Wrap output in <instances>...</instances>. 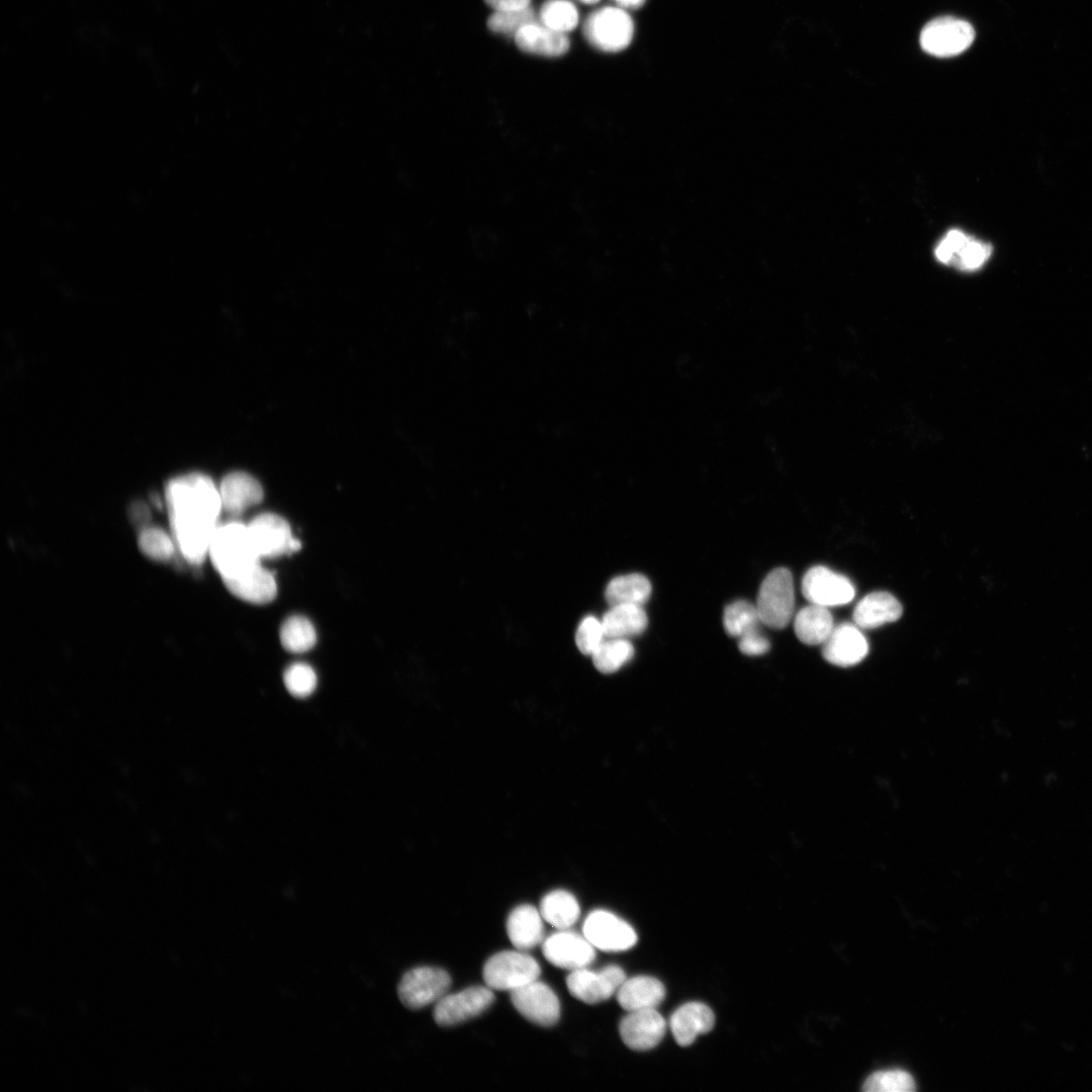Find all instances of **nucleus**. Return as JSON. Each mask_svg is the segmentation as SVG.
Listing matches in <instances>:
<instances>
[{
	"instance_id": "nucleus-16",
	"label": "nucleus",
	"mask_w": 1092,
	"mask_h": 1092,
	"mask_svg": "<svg viewBox=\"0 0 1092 1092\" xmlns=\"http://www.w3.org/2000/svg\"><path fill=\"white\" fill-rule=\"evenodd\" d=\"M869 652V643L854 623L835 626L822 644V655L831 664L848 667L859 663Z\"/></svg>"
},
{
	"instance_id": "nucleus-25",
	"label": "nucleus",
	"mask_w": 1092,
	"mask_h": 1092,
	"mask_svg": "<svg viewBox=\"0 0 1092 1092\" xmlns=\"http://www.w3.org/2000/svg\"><path fill=\"white\" fill-rule=\"evenodd\" d=\"M834 627L828 608L815 604L801 609L794 619L795 633L807 645H822Z\"/></svg>"
},
{
	"instance_id": "nucleus-40",
	"label": "nucleus",
	"mask_w": 1092,
	"mask_h": 1092,
	"mask_svg": "<svg viewBox=\"0 0 1092 1092\" xmlns=\"http://www.w3.org/2000/svg\"><path fill=\"white\" fill-rule=\"evenodd\" d=\"M622 8L636 9L641 7L646 0H614Z\"/></svg>"
},
{
	"instance_id": "nucleus-37",
	"label": "nucleus",
	"mask_w": 1092,
	"mask_h": 1092,
	"mask_svg": "<svg viewBox=\"0 0 1092 1092\" xmlns=\"http://www.w3.org/2000/svg\"><path fill=\"white\" fill-rule=\"evenodd\" d=\"M605 639L602 621L594 616L585 617L575 633L576 646L585 655H592Z\"/></svg>"
},
{
	"instance_id": "nucleus-11",
	"label": "nucleus",
	"mask_w": 1092,
	"mask_h": 1092,
	"mask_svg": "<svg viewBox=\"0 0 1092 1092\" xmlns=\"http://www.w3.org/2000/svg\"><path fill=\"white\" fill-rule=\"evenodd\" d=\"M582 933L595 947L604 951H624L637 942V934L629 923L602 909L586 916Z\"/></svg>"
},
{
	"instance_id": "nucleus-33",
	"label": "nucleus",
	"mask_w": 1092,
	"mask_h": 1092,
	"mask_svg": "<svg viewBox=\"0 0 1092 1092\" xmlns=\"http://www.w3.org/2000/svg\"><path fill=\"white\" fill-rule=\"evenodd\" d=\"M862 1089L868 1092H911L915 1090V1082L902 1070L879 1071L864 1081Z\"/></svg>"
},
{
	"instance_id": "nucleus-24",
	"label": "nucleus",
	"mask_w": 1092,
	"mask_h": 1092,
	"mask_svg": "<svg viewBox=\"0 0 1092 1092\" xmlns=\"http://www.w3.org/2000/svg\"><path fill=\"white\" fill-rule=\"evenodd\" d=\"M665 997V988L656 978L636 976L626 979L617 991V1000L625 1010L652 1009Z\"/></svg>"
},
{
	"instance_id": "nucleus-34",
	"label": "nucleus",
	"mask_w": 1092,
	"mask_h": 1092,
	"mask_svg": "<svg viewBox=\"0 0 1092 1092\" xmlns=\"http://www.w3.org/2000/svg\"><path fill=\"white\" fill-rule=\"evenodd\" d=\"M535 21V11L529 6L520 10L494 11L487 19V27L492 32L515 36L523 26Z\"/></svg>"
},
{
	"instance_id": "nucleus-26",
	"label": "nucleus",
	"mask_w": 1092,
	"mask_h": 1092,
	"mask_svg": "<svg viewBox=\"0 0 1092 1092\" xmlns=\"http://www.w3.org/2000/svg\"><path fill=\"white\" fill-rule=\"evenodd\" d=\"M647 615L638 605H617L602 619L606 638H624L641 634L647 627Z\"/></svg>"
},
{
	"instance_id": "nucleus-15",
	"label": "nucleus",
	"mask_w": 1092,
	"mask_h": 1092,
	"mask_svg": "<svg viewBox=\"0 0 1092 1092\" xmlns=\"http://www.w3.org/2000/svg\"><path fill=\"white\" fill-rule=\"evenodd\" d=\"M542 951L550 964L569 971L586 968L596 959L595 946L584 935L566 929L545 938Z\"/></svg>"
},
{
	"instance_id": "nucleus-20",
	"label": "nucleus",
	"mask_w": 1092,
	"mask_h": 1092,
	"mask_svg": "<svg viewBox=\"0 0 1092 1092\" xmlns=\"http://www.w3.org/2000/svg\"><path fill=\"white\" fill-rule=\"evenodd\" d=\"M901 603L890 593L874 592L863 597L853 610V623L860 629H874L900 619Z\"/></svg>"
},
{
	"instance_id": "nucleus-1",
	"label": "nucleus",
	"mask_w": 1092,
	"mask_h": 1092,
	"mask_svg": "<svg viewBox=\"0 0 1092 1092\" xmlns=\"http://www.w3.org/2000/svg\"><path fill=\"white\" fill-rule=\"evenodd\" d=\"M166 502L180 552L190 563L202 562L222 510L218 487L202 473L181 475L168 483Z\"/></svg>"
},
{
	"instance_id": "nucleus-29",
	"label": "nucleus",
	"mask_w": 1092,
	"mask_h": 1092,
	"mask_svg": "<svg viewBox=\"0 0 1092 1092\" xmlns=\"http://www.w3.org/2000/svg\"><path fill=\"white\" fill-rule=\"evenodd\" d=\"M634 654L632 643L624 638H606L592 654L596 668L603 673L620 669Z\"/></svg>"
},
{
	"instance_id": "nucleus-30",
	"label": "nucleus",
	"mask_w": 1092,
	"mask_h": 1092,
	"mask_svg": "<svg viewBox=\"0 0 1092 1092\" xmlns=\"http://www.w3.org/2000/svg\"><path fill=\"white\" fill-rule=\"evenodd\" d=\"M280 641L282 646L289 652H306L315 644V630L306 618L292 616L285 620L281 626Z\"/></svg>"
},
{
	"instance_id": "nucleus-21",
	"label": "nucleus",
	"mask_w": 1092,
	"mask_h": 1092,
	"mask_svg": "<svg viewBox=\"0 0 1092 1092\" xmlns=\"http://www.w3.org/2000/svg\"><path fill=\"white\" fill-rule=\"evenodd\" d=\"M223 583L237 598L256 605L272 602L277 594L274 575L260 562L241 575L224 580Z\"/></svg>"
},
{
	"instance_id": "nucleus-32",
	"label": "nucleus",
	"mask_w": 1092,
	"mask_h": 1092,
	"mask_svg": "<svg viewBox=\"0 0 1092 1092\" xmlns=\"http://www.w3.org/2000/svg\"><path fill=\"white\" fill-rule=\"evenodd\" d=\"M578 18L575 5L568 0H546L539 10L542 24L563 33L573 30Z\"/></svg>"
},
{
	"instance_id": "nucleus-41",
	"label": "nucleus",
	"mask_w": 1092,
	"mask_h": 1092,
	"mask_svg": "<svg viewBox=\"0 0 1092 1092\" xmlns=\"http://www.w3.org/2000/svg\"><path fill=\"white\" fill-rule=\"evenodd\" d=\"M578 1H580V2H582V3H584V4H596V3H598V2L600 1V0H578Z\"/></svg>"
},
{
	"instance_id": "nucleus-36",
	"label": "nucleus",
	"mask_w": 1092,
	"mask_h": 1092,
	"mask_svg": "<svg viewBox=\"0 0 1092 1092\" xmlns=\"http://www.w3.org/2000/svg\"><path fill=\"white\" fill-rule=\"evenodd\" d=\"M141 550L150 558L168 560L174 553V544L168 534L159 528H148L139 537Z\"/></svg>"
},
{
	"instance_id": "nucleus-38",
	"label": "nucleus",
	"mask_w": 1092,
	"mask_h": 1092,
	"mask_svg": "<svg viewBox=\"0 0 1092 1092\" xmlns=\"http://www.w3.org/2000/svg\"><path fill=\"white\" fill-rule=\"evenodd\" d=\"M769 641L759 628L750 630L739 637V650L746 655H761L768 651Z\"/></svg>"
},
{
	"instance_id": "nucleus-39",
	"label": "nucleus",
	"mask_w": 1092,
	"mask_h": 1092,
	"mask_svg": "<svg viewBox=\"0 0 1092 1092\" xmlns=\"http://www.w3.org/2000/svg\"><path fill=\"white\" fill-rule=\"evenodd\" d=\"M494 11L520 10L530 6L531 0H484Z\"/></svg>"
},
{
	"instance_id": "nucleus-8",
	"label": "nucleus",
	"mask_w": 1092,
	"mask_h": 1092,
	"mask_svg": "<svg viewBox=\"0 0 1092 1092\" xmlns=\"http://www.w3.org/2000/svg\"><path fill=\"white\" fill-rule=\"evenodd\" d=\"M247 526L260 558L291 554L301 547L300 541L292 536L288 523L276 514H261Z\"/></svg>"
},
{
	"instance_id": "nucleus-35",
	"label": "nucleus",
	"mask_w": 1092,
	"mask_h": 1092,
	"mask_svg": "<svg viewBox=\"0 0 1092 1092\" xmlns=\"http://www.w3.org/2000/svg\"><path fill=\"white\" fill-rule=\"evenodd\" d=\"M283 680L288 692L298 698L309 696L316 687L314 670L302 662L288 666L284 672Z\"/></svg>"
},
{
	"instance_id": "nucleus-14",
	"label": "nucleus",
	"mask_w": 1092,
	"mask_h": 1092,
	"mask_svg": "<svg viewBox=\"0 0 1092 1092\" xmlns=\"http://www.w3.org/2000/svg\"><path fill=\"white\" fill-rule=\"evenodd\" d=\"M517 1011L530 1022L552 1026L560 1017V1003L555 992L545 983L533 981L511 992Z\"/></svg>"
},
{
	"instance_id": "nucleus-27",
	"label": "nucleus",
	"mask_w": 1092,
	"mask_h": 1092,
	"mask_svg": "<svg viewBox=\"0 0 1092 1092\" xmlns=\"http://www.w3.org/2000/svg\"><path fill=\"white\" fill-rule=\"evenodd\" d=\"M649 579L640 573L620 575L613 578L607 585L605 596L609 605H638L645 604L651 595Z\"/></svg>"
},
{
	"instance_id": "nucleus-3",
	"label": "nucleus",
	"mask_w": 1092,
	"mask_h": 1092,
	"mask_svg": "<svg viewBox=\"0 0 1092 1092\" xmlns=\"http://www.w3.org/2000/svg\"><path fill=\"white\" fill-rule=\"evenodd\" d=\"M582 33L594 48L606 53H617L631 43L634 22L624 8L606 6L585 18Z\"/></svg>"
},
{
	"instance_id": "nucleus-4",
	"label": "nucleus",
	"mask_w": 1092,
	"mask_h": 1092,
	"mask_svg": "<svg viewBox=\"0 0 1092 1092\" xmlns=\"http://www.w3.org/2000/svg\"><path fill=\"white\" fill-rule=\"evenodd\" d=\"M756 609L763 625L783 629L792 620L795 608L794 580L789 569L779 567L762 580Z\"/></svg>"
},
{
	"instance_id": "nucleus-5",
	"label": "nucleus",
	"mask_w": 1092,
	"mask_h": 1092,
	"mask_svg": "<svg viewBox=\"0 0 1092 1092\" xmlns=\"http://www.w3.org/2000/svg\"><path fill=\"white\" fill-rule=\"evenodd\" d=\"M538 962L523 950H504L491 956L484 964L482 977L491 990L514 991L538 980Z\"/></svg>"
},
{
	"instance_id": "nucleus-22",
	"label": "nucleus",
	"mask_w": 1092,
	"mask_h": 1092,
	"mask_svg": "<svg viewBox=\"0 0 1092 1092\" xmlns=\"http://www.w3.org/2000/svg\"><path fill=\"white\" fill-rule=\"evenodd\" d=\"M514 39L521 51L543 57H560L570 47L566 33L553 30L537 21L523 26Z\"/></svg>"
},
{
	"instance_id": "nucleus-10",
	"label": "nucleus",
	"mask_w": 1092,
	"mask_h": 1092,
	"mask_svg": "<svg viewBox=\"0 0 1092 1092\" xmlns=\"http://www.w3.org/2000/svg\"><path fill=\"white\" fill-rule=\"evenodd\" d=\"M802 593L810 604L830 608L850 603L855 589L846 576L826 566L816 565L804 574Z\"/></svg>"
},
{
	"instance_id": "nucleus-28",
	"label": "nucleus",
	"mask_w": 1092,
	"mask_h": 1092,
	"mask_svg": "<svg viewBox=\"0 0 1092 1092\" xmlns=\"http://www.w3.org/2000/svg\"><path fill=\"white\" fill-rule=\"evenodd\" d=\"M543 919L559 930L571 927L579 918L580 908L575 897L564 890L545 895L540 902Z\"/></svg>"
},
{
	"instance_id": "nucleus-13",
	"label": "nucleus",
	"mask_w": 1092,
	"mask_h": 1092,
	"mask_svg": "<svg viewBox=\"0 0 1092 1092\" xmlns=\"http://www.w3.org/2000/svg\"><path fill=\"white\" fill-rule=\"evenodd\" d=\"M625 980L623 969L610 965L599 972L585 968L571 971L566 978V986L574 998L586 1004H597L612 997Z\"/></svg>"
},
{
	"instance_id": "nucleus-2",
	"label": "nucleus",
	"mask_w": 1092,
	"mask_h": 1092,
	"mask_svg": "<svg viewBox=\"0 0 1092 1092\" xmlns=\"http://www.w3.org/2000/svg\"><path fill=\"white\" fill-rule=\"evenodd\" d=\"M208 554L222 581L237 577L260 562L248 526L241 522L218 525Z\"/></svg>"
},
{
	"instance_id": "nucleus-23",
	"label": "nucleus",
	"mask_w": 1092,
	"mask_h": 1092,
	"mask_svg": "<svg viewBox=\"0 0 1092 1092\" xmlns=\"http://www.w3.org/2000/svg\"><path fill=\"white\" fill-rule=\"evenodd\" d=\"M512 944L519 950H529L543 942V917L534 906L523 904L514 908L506 923Z\"/></svg>"
},
{
	"instance_id": "nucleus-19",
	"label": "nucleus",
	"mask_w": 1092,
	"mask_h": 1092,
	"mask_svg": "<svg viewBox=\"0 0 1092 1092\" xmlns=\"http://www.w3.org/2000/svg\"><path fill=\"white\" fill-rule=\"evenodd\" d=\"M218 489L222 509L233 515L241 514L259 504L264 495L260 482L242 471H235L224 476Z\"/></svg>"
},
{
	"instance_id": "nucleus-6",
	"label": "nucleus",
	"mask_w": 1092,
	"mask_h": 1092,
	"mask_svg": "<svg viewBox=\"0 0 1092 1092\" xmlns=\"http://www.w3.org/2000/svg\"><path fill=\"white\" fill-rule=\"evenodd\" d=\"M451 986L450 975L436 967H417L400 979L397 994L400 1002L411 1010L422 1009L439 1001Z\"/></svg>"
},
{
	"instance_id": "nucleus-7",
	"label": "nucleus",
	"mask_w": 1092,
	"mask_h": 1092,
	"mask_svg": "<svg viewBox=\"0 0 1092 1092\" xmlns=\"http://www.w3.org/2000/svg\"><path fill=\"white\" fill-rule=\"evenodd\" d=\"M973 26L963 19L944 16L928 22L920 33V46L929 55L947 58L965 52L974 41Z\"/></svg>"
},
{
	"instance_id": "nucleus-18",
	"label": "nucleus",
	"mask_w": 1092,
	"mask_h": 1092,
	"mask_svg": "<svg viewBox=\"0 0 1092 1092\" xmlns=\"http://www.w3.org/2000/svg\"><path fill=\"white\" fill-rule=\"evenodd\" d=\"M671 1032L677 1044L688 1046L698 1035L708 1033L715 1024L712 1009L701 1002H690L678 1007L670 1016Z\"/></svg>"
},
{
	"instance_id": "nucleus-31",
	"label": "nucleus",
	"mask_w": 1092,
	"mask_h": 1092,
	"mask_svg": "<svg viewBox=\"0 0 1092 1092\" xmlns=\"http://www.w3.org/2000/svg\"><path fill=\"white\" fill-rule=\"evenodd\" d=\"M761 624L756 606L747 601L733 602L724 610V629L732 637L739 638L746 632L759 628Z\"/></svg>"
},
{
	"instance_id": "nucleus-12",
	"label": "nucleus",
	"mask_w": 1092,
	"mask_h": 1092,
	"mask_svg": "<svg viewBox=\"0 0 1092 1092\" xmlns=\"http://www.w3.org/2000/svg\"><path fill=\"white\" fill-rule=\"evenodd\" d=\"M493 1001V992L487 986H473L444 995L436 1002L434 1020L441 1026L456 1025L481 1014Z\"/></svg>"
},
{
	"instance_id": "nucleus-9",
	"label": "nucleus",
	"mask_w": 1092,
	"mask_h": 1092,
	"mask_svg": "<svg viewBox=\"0 0 1092 1092\" xmlns=\"http://www.w3.org/2000/svg\"><path fill=\"white\" fill-rule=\"evenodd\" d=\"M991 254V245L957 229L948 231L934 249L939 263L968 272L984 266Z\"/></svg>"
},
{
	"instance_id": "nucleus-17",
	"label": "nucleus",
	"mask_w": 1092,
	"mask_h": 1092,
	"mask_svg": "<svg viewBox=\"0 0 1092 1092\" xmlns=\"http://www.w3.org/2000/svg\"><path fill=\"white\" fill-rule=\"evenodd\" d=\"M666 1022L655 1008L631 1011L620 1022L619 1032L623 1042L634 1051H647L663 1038Z\"/></svg>"
}]
</instances>
